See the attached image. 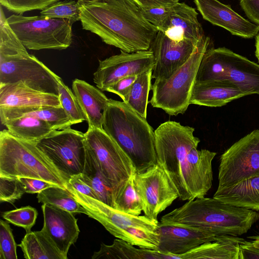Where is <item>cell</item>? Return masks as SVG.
I'll return each instance as SVG.
<instances>
[{
  "label": "cell",
  "mask_w": 259,
  "mask_h": 259,
  "mask_svg": "<svg viewBox=\"0 0 259 259\" xmlns=\"http://www.w3.org/2000/svg\"><path fill=\"white\" fill-rule=\"evenodd\" d=\"M13 136L36 143L54 131L47 121L32 116H22L4 124Z\"/></svg>",
  "instance_id": "cell-29"
},
{
  "label": "cell",
  "mask_w": 259,
  "mask_h": 259,
  "mask_svg": "<svg viewBox=\"0 0 259 259\" xmlns=\"http://www.w3.org/2000/svg\"><path fill=\"white\" fill-rule=\"evenodd\" d=\"M140 8L167 6L175 3L172 0H133Z\"/></svg>",
  "instance_id": "cell-47"
},
{
  "label": "cell",
  "mask_w": 259,
  "mask_h": 259,
  "mask_svg": "<svg viewBox=\"0 0 259 259\" xmlns=\"http://www.w3.org/2000/svg\"><path fill=\"white\" fill-rule=\"evenodd\" d=\"M174 2L177 3L179 2V0H172Z\"/></svg>",
  "instance_id": "cell-50"
},
{
  "label": "cell",
  "mask_w": 259,
  "mask_h": 259,
  "mask_svg": "<svg viewBox=\"0 0 259 259\" xmlns=\"http://www.w3.org/2000/svg\"><path fill=\"white\" fill-rule=\"evenodd\" d=\"M66 188L87 211V215L99 222L111 235L125 241L130 228L157 231L159 222L145 215H134L117 210L103 202L81 194L67 184Z\"/></svg>",
  "instance_id": "cell-14"
},
{
  "label": "cell",
  "mask_w": 259,
  "mask_h": 259,
  "mask_svg": "<svg viewBox=\"0 0 259 259\" xmlns=\"http://www.w3.org/2000/svg\"><path fill=\"white\" fill-rule=\"evenodd\" d=\"M40 14L51 18L65 19L73 23L79 20V5L74 0H60L41 10Z\"/></svg>",
  "instance_id": "cell-35"
},
{
  "label": "cell",
  "mask_w": 259,
  "mask_h": 259,
  "mask_svg": "<svg viewBox=\"0 0 259 259\" xmlns=\"http://www.w3.org/2000/svg\"><path fill=\"white\" fill-rule=\"evenodd\" d=\"M132 176L113 191V208L134 215H140L143 211L141 198L135 188Z\"/></svg>",
  "instance_id": "cell-31"
},
{
  "label": "cell",
  "mask_w": 259,
  "mask_h": 259,
  "mask_svg": "<svg viewBox=\"0 0 259 259\" xmlns=\"http://www.w3.org/2000/svg\"><path fill=\"white\" fill-rule=\"evenodd\" d=\"M80 175L72 177L67 184L78 192L98 199L97 196L95 191L82 180Z\"/></svg>",
  "instance_id": "cell-44"
},
{
  "label": "cell",
  "mask_w": 259,
  "mask_h": 259,
  "mask_svg": "<svg viewBox=\"0 0 259 259\" xmlns=\"http://www.w3.org/2000/svg\"><path fill=\"white\" fill-rule=\"evenodd\" d=\"M210 39L204 36L198 41L188 60L169 77L155 79L150 103L171 116L184 114L189 101L201 59Z\"/></svg>",
  "instance_id": "cell-7"
},
{
  "label": "cell",
  "mask_w": 259,
  "mask_h": 259,
  "mask_svg": "<svg viewBox=\"0 0 259 259\" xmlns=\"http://www.w3.org/2000/svg\"><path fill=\"white\" fill-rule=\"evenodd\" d=\"M58 1L60 0H0V3L8 10L22 14L32 10H42Z\"/></svg>",
  "instance_id": "cell-40"
},
{
  "label": "cell",
  "mask_w": 259,
  "mask_h": 259,
  "mask_svg": "<svg viewBox=\"0 0 259 259\" xmlns=\"http://www.w3.org/2000/svg\"><path fill=\"white\" fill-rule=\"evenodd\" d=\"M72 87L88 128H103L104 112L109 99L97 87L83 80L75 79Z\"/></svg>",
  "instance_id": "cell-22"
},
{
  "label": "cell",
  "mask_w": 259,
  "mask_h": 259,
  "mask_svg": "<svg viewBox=\"0 0 259 259\" xmlns=\"http://www.w3.org/2000/svg\"><path fill=\"white\" fill-rule=\"evenodd\" d=\"M248 238L251 239V242L252 245L259 250V235L253 236L248 237Z\"/></svg>",
  "instance_id": "cell-48"
},
{
  "label": "cell",
  "mask_w": 259,
  "mask_h": 259,
  "mask_svg": "<svg viewBox=\"0 0 259 259\" xmlns=\"http://www.w3.org/2000/svg\"><path fill=\"white\" fill-rule=\"evenodd\" d=\"M213 198L225 203L259 211V175L218 188Z\"/></svg>",
  "instance_id": "cell-24"
},
{
  "label": "cell",
  "mask_w": 259,
  "mask_h": 259,
  "mask_svg": "<svg viewBox=\"0 0 259 259\" xmlns=\"http://www.w3.org/2000/svg\"><path fill=\"white\" fill-rule=\"evenodd\" d=\"M80 177L96 193L98 200L113 207V189L94 156L86 149L84 167Z\"/></svg>",
  "instance_id": "cell-30"
},
{
  "label": "cell",
  "mask_w": 259,
  "mask_h": 259,
  "mask_svg": "<svg viewBox=\"0 0 259 259\" xmlns=\"http://www.w3.org/2000/svg\"><path fill=\"white\" fill-rule=\"evenodd\" d=\"M157 232L159 244L157 251L164 254V259H175L207 242L219 240V235L205 228L183 224H166L159 223Z\"/></svg>",
  "instance_id": "cell-16"
},
{
  "label": "cell",
  "mask_w": 259,
  "mask_h": 259,
  "mask_svg": "<svg viewBox=\"0 0 259 259\" xmlns=\"http://www.w3.org/2000/svg\"><path fill=\"white\" fill-rule=\"evenodd\" d=\"M99 66L94 73L93 80L102 91L119 79L131 75H138L153 69L155 60L153 52L149 49L120 53L103 60H99Z\"/></svg>",
  "instance_id": "cell-15"
},
{
  "label": "cell",
  "mask_w": 259,
  "mask_h": 259,
  "mask_svg": "<svg viewBox=\"0 0 259 259\" xmlns=\"http://www.w3.org/2000/svg\"><path fill=\"white\" fill-rule=\"evenodd\" d=\"M153 69L137 75L133 83L127 101L125 103L132 109L146 118L148 97L151 90Z\"/></svg>",
  "instance_id": "cell-32"
},
{
  "label": "cell",
  "mask_w": 259,
  "mask_h": 259,
  "mask_svg": "<svg viewBox=\"0 0 259 259\" xmlns=\"http://www.w3.org/2000/svg\"><path fill=\"white\" fill-rule=\"evenodd\" d=\"M220 81L259 95V64L223 47L210 48L200 62L195 83Z\"/></svg>",
  "instance_id": "cell-6"
},
{
  "label": "cell",
  "mask_w": 259,
  "mask_h": 259,
  "mask_svg": "<svg viewBox=\"0 0 259 259\" xmlns=\"http://www.w3.org/2000/svg\"><path fill=\"white\" fill-rule=\"evenodd\" d=\"M37 214L35 208L26 206L6 211L2 216L8 222L23 228L26 233H28L35 224Z\"/></svg>",
  "instance_id": "cell-37"
},
{
  "label": "cell",
  "mask_w": 259,
  "mask_h": 259,
  "mask_svg": "<svg viewBox=\"0 0 259 259\" xmlns=\"http://www.w3.org/2000/svg\"><path fill=\"white\" fill-rule=\"evenodd\" d=\"M82 29L127 53L148 50L158 30L133 0H78Z\"/></svg>",
  "instance_id": "cell-2"
},
{
  "label": "cell",
  "mask_w": 259,
  "mask_h": 259,
  "mask_svg": "<svg viewBox=\"0 0 259 259\" xmlns=\"http://www.w3.org/2000/svg\"><path fill=\"white\" fill-rule=\"evenodd\" d=\"M240 4L248 18L259 25V0H240Z\"/></svg>",
  "instance_id": "cell-45"
},
{
  "label": "cell",
  "mask_w": 259,
  "mask_h": 259,
  "mask_svg": "<svg viewBox=\"0 0 259 259\" xmlns=\"http://www.w3.org/2000/svg\"><path fill=\"white\" fill-rule=\"evenodd\" d=\"M158 31L176 42L184 39L198 42L205 36L197 12L185 3L174 4L168 18Z\"/></svg>",
  "instance_id": "cell-20"
},
{
  "label": "cell",
  "mask_w": 259,
  "mask_h": 259,
  "mask_svg": "<svg viewBox=\"0 0 259 259\" xmlns=\"http://www.w3.org/2000/svg\"><path fill=\"white\" fill-rule=\"evenodd\" d=\"M103 129L126 154L137 172L156 165L155 132L146 118L123 101L109 99Z\"/></svg>",
  "instance_id": "cell-3"
},
{
  "label": "cell",
  "mask_w": 259,
  "mask_h": 259,
  "mask_svg": "<svg viewBox=\"0 0 259 259\" xmlns=\"http://www.w3.org/2000/svg\"><path fill=\"white\" fill-rule=\"evenodd\" d=\"M10 26L26 49L65 50L71 44L72 23L65 19L44 16L13 14L7 18Z\"/></svg>",
  "instance_id": "cell-8"
},
{
  "label": "cell",
  "mask_w": 259,
  "mask_h": 259,
  "mask_svg": "<svg viewBox=\"0 0 259 259\" xmlns=\"http://www.w3.org/2000/svg\"><path fill=\"white\" fill-rule=\"evenodd\" d=\"M18 245L26 259H65L42 229L26 233Z\"/></svg>",
  "instance_id": "cell-27"
},
{
  "label": "cell",
  "mask_w": 259,
  "mask_h": 259,
  "mask_svg": "<svg viewBox=\"0 0 259 259\" xmlns=\"http://www.w3.org/2000/svg\"><path fill=\"white\" fill-rule=\"evenodd\" d=\"M58 96L61 106L71 119L73 124L85 120L77 99L70 89L60 77L58 80Z\"/></svg>",
  "instance_id": "cell-36"
},
{
  "label": "cell",
  "mask_w": 259,
  "mask_h": 259,
  "mask_svg": "<svg viewBox=\"0 0 259 259\" xmlns=\"http://www.w3.org/2000/svg\"><path fill=\"white\" fill-rule=\"evenodd\" d=\"M255 48V56L259 62V33L256 37Z\"/></svg>",
  "instance_id": "cell-49"
},
{
  "label": "cell",
  "mask_w": 259,
  "mask_h": 259,
  "mask_svg": "<svg viewBox=\"0 0 259 259\" xmlns=\"http://www.w3.org/2000/svg\"><path fill=\"white\" fill-rule=\"evenodd\" d=\"M60 107L59 96L33 89L22 82L0 85V108Z\"/></svg>",
  "instance_id": "cell-21"
},
{
  "label": "cell",
  "mask_w": 259,
  "mask_h": 259,
  "mask_svg": "<svg viewBox=\"0 0 259 259\" xmlns=\"http://www.w3.org/2000/svg\"><path fill=\"white\" fill-rule=\"evenodd\" d=\"M259 175V130L233 144L221 155L218 188Z\"/></svg>",
  "instance_id": "cell-12"
},
{
  "label": "cell",
  "mask_w": 259,
  "mask_h": 259,
  "mask_svg": "<svg viewBox=\"0 0 259 259\" xmlns=\"http://www.w3.org/2000/svg\"><path fill=\"white\" fill-rule=\"evenodd\" d=\"M198 42L188 39L176 42L158 31L149 49L155 60L152 78L169 77L188 60Z\"/></svg>",
  "instance_id": "cell-17"
},
{
  "label": "cell",
  "mask_w": 259,
  "mask_h": 259,
  "mask_svg": "<svg viewBox=\"0 0 259 259\" xmlns=\"http://www.w3.org/2000/svg\"><path fill=\"white\" fill-rule=\"evenodd\" d=\"M99 258L163 259V254L155 250L137 248L118 238L111 245L101 244L99 251L94 252L92 256V259Z\"/></svg>",
  "instance_id": "cell-28"
},
{
  "label": "cell",
  "mask_w": 259,
  "mask_h": 259,
  "mask_svg": "<svg viewBox=\"0 0 259 259\" xmlns=\"http://www.w3.org/2000/svg\"><path fill=\"white\" fill-rule=\"evenodd\" d=\"M259 259V250L251 242L244 240L239 244V259Z\"/></svg>",
  "instance_id": "cell-46"
},
{
  "label": "cell",
  "mask_w": 259,
  "mask_h": 259,
  "mask_svg": "<svg viewBox=\"0 0 259 259\" xmlns=\"http://www.w3.org/2000/svg\"><path fill=\"white\" fill-rule=\"evenodd\" d=\"M17 244L12 230L7 222L0 221V258L17 259Z\"/></svg>",
  "instance_id": "cell-39"
},
{
  "label": "cell",
  "mask_w": 259,
  "mask_h": 259,
  "mask_svg": "<svg viewBox=\"0 0 259 259\" xmlns=\"http://www.w3.org/2000/svg\"><path fill=\"white\" fill-rule=\"evenodd\" d=\"M37 198L39 203L50 204L72 213L87 214L85 208L67 188L59 186L48 188L38 193Z\"/></svg>",
  "instance_id": "cell-33"
},
{
  "label": "cell",
  "mask_w": 259,
  "mask_h": 259,
  "mask_svg": "<svg viewBox=\"0 0 259 259\" xmlns=\"http://www.w3.org/2000/svg\"><path fill=\"white\" fill-rule=\"evenodd\" d=\"M86 149L94 156L113 191L137 172L131 159L103 128H88Z\"/></svg>",
  "instance_id": "cell-11"
},
{
  "label": "cell",
  "mask_w": 259,
  "mask_h": 259,
  "mask_svg": "<svg viewBox=\"0 0 259 259\" xmlns=\"http://www.w3.org/2000/svg\"><path fill=\"white\" fill-rule=\"evenodd\" d=\"M174 4L167 6L140 8L145 18L158 30L168 18Z\"/></svg>",
  "instance_id": "cell-41"
},
{
  "label": "cell",
  "mask_w": 259,
  "mask_h": 259,
  "mask_svg": "<svg viewBox=\"0 0 259 259\" xmlns=\"http://www.w3.org/2000/svg\"><path fill=\"white\" fill-rule=\"evenodd\" d=\"M194 128L174 121L161 123L155 132L157 163L175 185L183 201L204 197L212 186V161L217 153L198 150Z\"/></svg>",
  "instance_id": "cell-1"
},
{
  "label": "cell",
  "mask_w": 259,
  "mask_h": 259,
  "mask_svg": "<svg viewBox=\"0 0 259 259\" xmlns=\"http://www.w3.org/2000/svg\"><path fill=\"white\" fill-rule=\"evenodd\" d=\"M32 116L49 123L54 130H63L73 123L62 106L0 108L1 123L22 116Z\"/></svg>",
  "instance_id": "cell-25"
},
{
  "label": "cell",
  "mask_w": 259,
  "mask_h": 259,
  "mask_svg": "<svg viewBox=\"0 0 259 259\" xmlns=\"http://www.w3.org/2000/svg\"><path fill=\"white\" fill-rule=\"evenodd\" d=\"M137 75H131L122 78L108 87L105 91L119 96L123 102L127 101L131 87Z\"/></svg>",
  "instance_id": "cell-42"
},
{
  "label": "cell",
  "mask_w": 259,
  "mask_h": 259,
  "mask_svg": "<svg viewBox=\"0 0 259 259\" xmlns=\"http://www.w3.org/2000/svg\"><path fill=\"white\" fill-rule=\"evenodd\" d=\"M26 193L19 178L0 176V200L14 203Z\"/></svg>",
  "instance_id": "cell-38"
},
{
  "label": "cell",
  "mask_w": 259,
  "mask_h": 259,
  "mask_svg": "<svg viewBox=\"0 0 259 259\" xmlns=\"http://www.w3.org/2000/svg\"><path fill=\"white\" fill-rule=\"evenodd\" d=\"M0 17V55H11L27 51L8 23L2 8Z\"/></svg>",
  "instance_id": "cell-34"
},
{
  "label": "cell",
  "mask_w": 259,
  "mask_h": 259,
  "mask_svg": "<svg viewBox=\"0 0 259 259\" xmlns=\"http://www.w3.org/2000/svg\"><path fill=\"white\" fill-rule=\"evenodd\" d=\"M244 240L236 236L223 235L219 240L204 243L175 259H239V244Z\"/></svg>",
  "instance_id": "cell-26"
},
{
  "label": "cell",
  "mask_w": 259,
  "mask_h": 259,
  "mask_svg": "<svg viewBox=\"0 0 259 259\" xmlns=\"http://www.w3.org/2000/svg\"><path fill=\"white\" fill-rule=\"evenodd\" d=\"M89 1H96V0H89Z\"/></svg>",
  "instance_id": "cell-51"
},
{
  "label": "cell",
  "mask_w": 259,
  "mask_h": 259,
  "mask_svg": "<svg viewBox=\"0 0 259 259\" xmlns=\"http://www.w3.org/2000/svg\"><path fill=\"white\" fill-rule=\"evenodd\" d=\"M41 209L42 230L67 259L69 249L77 241L80 232L77 220L73 213L50 204L43 203Z\"/></svg>",
  "instance_id": "cell-18"
},
{
  "label": "cell",
  "mask_w": 259,
  "mask_h": 259,
  "mask_svg": "<svg viewBox=\"0 0 259 259\" xmlns=\"http://www.w3.org/2000/svg\"><path fill=\"white\" fill-rule=\"evenodd\" d=\"M246 92L227 82L220 81L195 83L189 103L211 107H221L241 97Z\"/></svg>",
  "instance_id": "cell-23"
},
{
  "label": "cell",
  "mask_w": 259,
  "mask_h": 259,
  "mask_svg": "<svg viewBox=\"0 0 259 259\" xmlns=\"http://www.w3.org/2000/svg\"><path fill=\"white\" fill-rule=\"evenodd\" d=\"M59 77L27 51L0 55V85L22 82L35 90L58 96Z\"/></svg>",
  "instance_id": "cell-10"
},
{
  "label": "cell",
  "mask_w": 259,
  "mask_h": 259,
  "mask_svg": "<svg viewBox=\"0 0 259 259\" xmlns=\"http://www.w3.org/2000/svg\"><path fill=\"white\" fill-rule=\"evenodd\" d=\"M67 183L83 170L86 158L84 134L70 127L54 130L36 143Z\"/></svg>",
  "instance_id": "cell-9"
},
{
  "label": "cell",
  "mask_w": 259,
  "mask_h": 259,
  "mask_svg": "<svg viewBox=\"0 0 259 259\" xmlns=\"http://www.w3.org/2000/svg\"><path fill=\"white\" fill-rule=\"evenodd\" d=\"M258 220L257 211L204 197L188 200L162 216L160 223L205 228L219 235L238 236L247 233Z\"/></svg>",
  "instance_id": "cell-4"
},
{
  "label": "cell",
  "mask_w": 259,
  "mask_h": 259,
  "mask_svg": "<svg viewBox=\"0 0 259 259\" xmlns=\"http://www.w3.org/2000/svg\"><path fill=\"white\" fill-rule=\"evenodd\" d=\"M194 3L204 19L233 35L251 38L258 33V25L245 19L218 0H194Z\"/></svg>",
  "instance_id": "cell-19"
},
{
  "label": "cell",
  "mask_w": 259,
  "mask_h": 259,
  "mask_svg": "<svg viewBox=\"0 0 259 259\" xmlns=\"http://www.w3.org/2000/svg\"><path fill=\"white\" fill-rule=\"evenodd\" d=\"M0 176L42 180L66 188L67 182L36 143L0 132Z\"/></svg>",
  "instance_id": "cell-5"
},
{
  "label": "cell",
  "mask_w": 259,
  "mask_h": 259,
  "mask_svg": "<svg viewBox=\"0 0 259 259\" xmlns=\"http://www.w3.org/2000/svg\"><path fill=\"white\" fill-rule=\"evenodd\" d=\"M19 179L24 185L25 192L27 193H38L48 188L59 186L55 184L37 179L23 177L19 178Z\"/></svg>",
  "instance_id": "cell-43"
},
{
  "label": "cell",
  "mask_w": 259,
  "mask_h": 259,
  "mask_svg": "<svg viewBox=\"0 0 259 259\" xmlns=\"http://www.w3.org/2000/svg\"><path fill=\"white\" fill-rule=\"evenodd\" d=\"M134 182L144 215L151 221L158 222V214L179 197L175 185L157 163L143 172H136Z\"/></svg>",
  "instance_id": "cell-13"
}]
</instances>
